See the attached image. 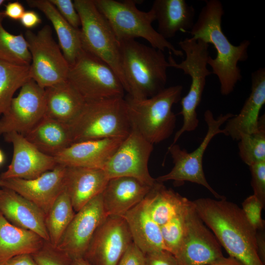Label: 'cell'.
Wrapping results in <instances>:
<instances>
[{
  "mask_svg": "<svg viewBox=\"0 0 265 265\" xmlns=\"http://www.w3.org/2000/svg\"><path fill=\"white\" fill-rule=\"evenodd\" d=\"M5 141L13 146L11 162L0 179H33L53 169L57 163L53 157L41 152L26 137L17 132L3 135Z\"/></svg>",
  "mask_w": 265,
  "mask_h": 265,
  "instance_id": "18",
  "label": "cell"
},
{
  "mask_svg": "<svg viewBox=\"0 0 265 265\" xmlns=\"http://www.w3.org/2000/svg\"><path fill=\"white\" fill-rule=\"evenodd\" d=\"M182 91L183 86L177 85L146 99H126L132 124L152 144L165 140L173 133L176 116L172 108L181 100Z\"/></svg>",
  "mask_w": 265,
  "mask_h": 265,
  "instance_id": "7",
  "label": "cell"
},
{
  "mask_svg": "<svg viewBox=\"0 0 265 265\" xmlns=\"http://www.w3.org/2000/svg\"><path fill=\"white\" fill-rule=\"evenodd\" d=\"M122 217L127 224L132 242L145 254L165 249L160 226L148 213L143 201Z\"/></svg>",
  "mask_w": 265,
  "mask_h": 265,
  "instance_id": "26",
  "label": "cell"
},
{
  "mask_svg": "<svg viewBox=\"0 0 265 265\" xmlns=\"http://www.w3.org/2000/svg\"><path fill=\"white\" fill-rule=\"evenodd\" d=\"M192 202L200 217L229 256L243 265H265L257 253V231L241 208L225 198H202Z\"/></svg>",
  "mask_w": 265,
  "mask_h": 265,
  "instance_id": "1",
  "label": "cell"
},
{
  "mask_svg": "<svg viewBox=\"0 0 265 265\" xmlns=\"http://www.w3.org/2000/svg\"><path fill=\"white\" fill-rule=\"evenodd\" d=\"M49 1L67 22L74 27L79 28L80 20L74 1L71 0H49Z\"/></svg>",
  "mask_w": 265,
  "mask_h": 265,
  "instance_id": "39",
  "label": "cell"
},
{
  "mask_svg": "<svg viewBox=\"0 0 265 265\" xmlns=\"http://www.w3.org/2000/svg\"><path fill=\"white\" fill-rule=\"evenodd\" d=\"M66 166L53 169L33 179H0V187L14 191L39 208L46 215L65 188Z\"/></svg>",
  "mask_w": 265,
  "mask_h": 265,
  "instance_id": "17",
  "label": "cell"
},
{
  "mask_svg": "<svg viewBox=\"0 0 265 265\" xmlns=\"http://www.w3.org/2000/svg\"><path fill=\"white\" fill-rule=\"evenodd\" d=\"M3 12L5 17L14 20H20L25 12L24 6L19 1L8 2Z\"/></svg>",
  "mask_w": 265,
  "mask_h": 265,
  "instance_id": "42",
  "label": "cell"
},
{
  "mask_svg": "<svg viewBox=\"0 0 265 265\" xmlns=\"http://www.w3.org/2000/svg\"><path fill=\"white\" fill-rule=\"evenodd\" d=\"M238 141L239 157L249 166L265 160L264 114L260 117L258 130L251 134L242 135Z\"/></svg>",
  "mask_w": 265,
  "mask_h": 265,
  "instance_id": "34",
  "label": "cell"
},
{
  "mask_svg": "<svg viewBox=\"0 0 265 265\" xmlns=\"http://www.w3.org/2000/svg\"><path fill=\"white\" fill-rule=\"evenodd\" d=\"M152 187L132 177L109 179L102 193L106 215L123 216L142 201Z\"/></svg>",
  "mask_w": 265,
  "mask_h": 265,
  "instance_id": "22",
  "label": "cell"
},
{
  "mask_svg": "<svg viewBox=\"0 0 265 265\" xmlns=\"http://www.w3.org/2000/svg\"><path fill=\"white\" fill-rule=\"evenodd\" d=\"M125 138H107L75 143L53 157L57 164L66 167L103 169Z\"/></svg>",
  "mask_w": 265,
  "mask_h": 265,
  "instance_id": "19",
  "label": "cell"
},
{
  "mask_svg": "<svg viewBox=\"0 0 265 265\" xmlns=\"http://www.w3.org/2000/svg\"><path fill=\"white\" fill-rule=\"evenodd\" d=\"M26 2L29 6L42 11L51 21L63 55L69 66L72 65L83 50L80 29L67 22L49 0H26Z\"/></svg>",
  "mask_w": 265,
  "mask_h": 265,
  "instance_id": "27",
  "label": "cell"
},
{
  "mask_svg": "<svg viewBox=\"0 0 265 265\" xmlns=\"http://www.w3.org/2000/svg\"><path fill=\"white\" fill-rule=\"evenodd\" d=\"M208 265H243L238 260L231 256L223 257Z\"/></svg>",
  "mask_w": 265,
  "mask_h": 265,
  "instance_id": "46",
  "label": "cell"
},
{
  "mask_svg": "<svg viewBox=\"0 0 265 265\" xmlns=\"http://www.w3.org/2000/svg\"><path fill=\"white\" fill-rule=\"evenodd\" d=\"M1 189H0V193L1 192Z\"/></svg>",
  "mask_w": 265,
  "mask_h": 265,
  "instance_id": "51",
  "label": "cell"
},
{
  "mask_svg": "<svg viewBox=\"0 0 265 265\" xmlns=\"http://www.w3.org/2000/svg\"><path fill=\"white\" fill-rule=\"evenodd\" d=\"M125 91L135 100L146 99L163 90L169 63L163 52L135 39L120 41Z\"/></svg>",
  "mask_w": 265,
  "mask_h": 265,
  "instance_id": "3",
  "label": "cell"
},
{
  "mask_svg": "<svg viewBox=\"0 0 265 265\" xmlns=\"http://www.w3.org/2000/svg\"><path fill=\"white\" fill-rule=\"evenodd\" d=\"M5 160V157L2 151L0 149V165L2 164Z\"/></svg>",
  "mask_w": 265,
  "mask_h": 265,
  "instance_id": "48",
  "label": "cell"
},
{
  "mask_svg": "<svg viewBox=\"0 0 265 265\" xmlns=\"http://www.w3.org/2000/svg\"><path fill=\"white\" fill-rule=\"evenodd\" d=\"M71 265H91L83 258H80L72 261Z\"/></svg>",
  "mask_w": 265,
  "mask_h": 265,
  "instance_id": "47",
  "label": "cell"
},
{
  "mask_svg": "<svg viewBox=\"0 0 265 265\" xmlns=\"http://www.w3.org/2000/svg\"><path fill=\"white\" fill-rule=\"evenodd\" d=\"M256 245L258 256L265 265V229L256 232Z\"/></svg>",
  "mask_w": 265,
  "mask_h": 265,
  "instance_id": "45",
  "label": "cell"
},
{
  "mask_svg": "<svg viewBox=\"0 0 265 265\" xmlns=\"http://www.w3.org/2000/svg\"><path fill=\"white\" fill-rule=\"evenodd\" d=\"M265 104V68H260L252 73L251 93L239 113L226 122L224 135L238 141L242 135L256 132L259 114Z\"/></svg>",
  "mask_w": 265,
  "mask_h": 265,
  "instance_id": "20",
  "label": "cell"
},
{
  "mask_svg": "<svg viewBox=\"0 0 265 265\" xmlns=\"http://www.w3.org/2000/svg\"><path fill=\"white\" fill-rule=\"evenodd\" d=\"M265 205L254 194L246 198L242 203V210L248 221L256 230L265 229V222L261 212Z\"/></svg>",
  "mask_w": 265,
  "mask_h": 265,
  "instance_id": "36",
  "label": "cell"
},
{
  "mask_svg": "<svg viewBox=\"0 0 265 265\" xmlns=\"http://www.w3.org/2000/svg\"><path fill=\"white\" fill-rule=\"evenodd\" d=\"M153 144L146 140L132 124L128 135L105 165L109 179L130 177L153 186L156 183L150 175L148 162Z\"/></svg>",
  "mask_w": 265,
  "mask_h": 265,
  "instance_id": "13",
  "label": "cell"
},
{
  "mask_svg": "<svg viewBox=\"0 0 265 265\" xmlns=\"http://www.w3.org/2000/svg\"><path fill=\"white\" fill-rule=\"evenodd\" d=\"M132 242L125 219L107 216L95 233L83 258L91 265H117Z\"/></svg>",
  "mask_w": 265,
  "mask_h": 265,
  "instance_id": "16",
  "label": "cell"
},
{
  "mask_svg": "<svg viewBox=\"0 0 265 265\" xmlns=\"http://www.w3.org/2000/svg\"><path fill=\"white\" fill-rule=\"evenodd\" d=\"M145 255L146 265H179L175 256L165 249Z\"/></svg>",
  "mask_w": 265,
  "mask_h": 265,
  "instance_id": "41",
  "label": "cell"
},
{
  "mask_svg": "<svg viewBox=\"0 0 265 265\" xmlns=\"http://www.w3.org/2000/svg\"><path fill=\"white\" fill-rule=\"evenodd\" d=\"M188 204L181 212L160 226L164 248L174 255L178 250L183 238L185 212Z\"/></svg>",
  "mask_w": 265,
  "mask_h": 265,
  "instance_id": "35",
  "label": "cell"
},
{
  "mask_svg": "<svg viewBox=\"0 0 265 265\" xmlns=\"http://www.w3.org/2000/svg\"><path fill=\"white\" fill-rule=\"evenodd\" d=\"M0 212L10 223L31 231L49 241L45 214L35 205L11 189L2 188Z\"/></svg>",
  "mask_w": 265,
  "mask_h": 265,
  "instance_id": "21",
  "label": "cell"
},
{
  "mask_svg": "<svg viewBox=\"0 0 265 265\" xmlns=\"http://www.w3.org/2000/svg\"><path fill=\"white\" fill-rule=\"evenodd\" d=\"M21 25L27 29L32 28L42 22L38 14L34 10L25 11L20 20Z\"/></svg>",
  "mask_w": 265,
  "mask_h": 265,
  "instance_id": "43",
  "label": "cell"
},
{
  "mask_svg": "<svg viewBox=\"0 0 265 265\" xmlns=\"http://www.w3.org/2000/svg\"><path fill=\"white\" fill-rule=\"evenodd\" d=\"M234 116L231 113L221 114L215 119L210 110H206L204 117L208 129L201 144L190 153L185 149H181L177 144L170 145L168 150L173 159L174 166L167 174L155 179L156 181L163 183L172 180L176 186H181L186 181L190 182L204 186L217 199H225L224 196L217 193L207 182L203 168V159L211 140L218 134H225L224 130L220 128Z\"/></svg>",
  "mask_w": 265,
  "mask_h": 265,
  "instance_id": "9",
  "label": "cell"
},
{
  "mask_svg": "<svg viewBox=\"0 0 265 265\" xmlns=\"http://www.w3.org/2000/svg\"><path fill=\"white\" fill-rule=\"evenodd\" d=\"M5 1L4 0H0V6Z\"/></svg>",
  "mask_w": 265,
  "mask_h": 265,
  "instance_id": "49",
  "label": "cell"
},
{
  "mask_svg": "<svg viewBox=\"0 0 265 265\" xmlns=\"http://www.w3.org/2000/svg\"><path fill=\"white\" fill-rule=\"evenodd\" d=\"M174 256L179 265H208L224 257L220 244L200 217L191 201L186 209L184 234Z\"/></svg>",
  "mask_w": 265,
  "mask_h": 265,
  "instance_id": "12",
  "label": "cell"
},
{
  "mask_svg": "<svg viewBox=\"0 0 265 265\" xmlns=\"http://www.w3.org/2000/svg\"><path fill=\"white\" fill-rule=\"evenodd\" d=\"M117 265H146L145 254L132 242Z\"/></svg>",
  "mask_w": 265,
  "mask_h": 265,
  "instance_id": "40",
  "label": "cell"
},
{
  "mask_svg": "<svg viewBox=\"0 0 265 265\" xmlns=\"http://www.w3.org/2000/svg\"><path fill=\"white\" fill-rule=\"evenodd\" d=\"M45 89L30 79L12 100L0 119V136L10 132L27 133L45 116Z\"/></svg>",
  "mask_w": 265,
  "mask_h": 265,
  "instance_id": "14",
  "label": "cell"
},
{
  "mask_svg": "<svg viewBox=\"0 0 265 265\" xmlns=\"http://www.w3.org/2000/svg\"><path fill=\"white\" fill-rule=\"evenodd\" d=\"M100 12L105 17L120 41L142 38L151 47L169 52L179 57L184 53L177 49L152 26L156 20L153 10L144 12L136 6L137 0H93Z\"/></svg>",
  "mask_w": 265,
  "mask_h": 265,
  "instance_id": "5",
  "label": "cell"
},
{
  "mask_svg": "<svg viewBox=\"0 0 265 265\" xmlns=\"http://www.w3.org/2000/svg\"><path fill=\"white\" fill-rule=\"evenodd\" d=\"M38 265H71L72 260L53 248H45L32 254Z\"/></svg>",
  "mask_w": 265,
  "mask_h": 265,
  "instance_id": "37",
  "label": "cell"
},
{
  "mask_svg": "<svg viewBox=\"0 0 265 265\" xmlns=\"http://www.w3.org/2000/svg\"><path fill=\"white\" fill-rule=\"evenodd\" d=\"M80 20V38L83 49L109 65L119 78L125 90L120 42L93 0H75Z\"/></svg>",
  "mask_w": 265,
  "mask_h": 265,
  "instance_id": "8",
  "label": "cell"
},
{
  "mask_svg": "<svg viewBox=\"0 0 265 265\" xmlns=\"http://www.w3.org/2000/svg\"><path fill=\"white\" fill-rule=\"evenodd\" d=\"M249 167L254 195L265 206V160L256 163Z\"/></svg>",
  "mask_w": 265,
  "mask_h": 265,
  "instance_id": "38",
  "label": "cell"
},
{
  "mask_svg": "<svg viewBox=\"0 0 265 265\" xmlns=\"http://www.w3.org/2000/svg\"><path fill=\"white\" fill-rule=\"evenodd\" d=\"M6 265H38L32 254H23L16 256L6 263Z\"/></svg>",
  "mask_w": 265,
  "mask_h": 265,
  "instance_id": "44",
  "label": "cell"
},
{
  "mask_svg": "<svg viewBox=\"0 0 265 265\" xmlns=\"http://www.w3.org/2000/svg\"><path fill=\"white\" fill-rule=\"evenodd\" d=\"M0 265H6L5 263H0Z\"/></svg>",
  "mask_w": 265,
  "mask_h": 265,
  "instance_id": "50",
  "label": "cell"
},
{
  "mask_svg": "<svg viewBox=\"0 0 265 265\" xmlns=\"http://www.w3.org/2000/svg\"><path fill=\"white\" fill-rule=\"evenodd\" d=\"M107 216L101 193L75 213L54 249L72 260L83 258L95 233Z\"/></svg>",
  "mask_w": 265,
  "mask_h": 265,
  "instance_id": "15",
  "label": "cell"
},
{
  "mask_svg": "<svg viewBox=\"0 0 265 265\" xmlns=\"http://www.w3.org/2000/svg\"><path fill=\"white\" fill-rule=\"evenodd\" d=\"M30 79L29 65L0 60V115L8 109L15 92Z\"/></svg>",
  "mask_w": 265,
  "mask_h": 265,
  "instance_id": "32",
  "label": "cell"
},
{
  "mask_svg": "<svg viewBox=\"0 0 265 265\" xmlns=\"http://www.w3.org/2000/svg\"><path fill=\"white\" fill-rule=\"evenodd\" d=\"M75 214L65 189L56 199L46 215L45 223L51 246L55 249Z\"/></svg>",
  "mask_w": 265,
  "mask_h": 265,
  "instance_id": "31",
  "label": "cell"
},
{
  "mask_svg": "<svg viewBox=\"0 0 265 265\" xmlns=\"http://www.w3.org/2000/svg\"><path fill=\"white\" fill-rule=\"evenodd\" d=\"M67 80L85 101L124 96L122 83L112 69L84 50L70 66Z\"/></svg>",
  "mask_w": 265,
  "mask_h": 265,
  "instance_id": "10",
  "label": "cell"
},
{
  "mask_svg": "<svg viewBox=\"0 0 265 265\" xmlns=\"http://www.w3.org/2000/svg\"><path fill=\"white\" fill-rule=\"evenodd\" d=\"M45 116L69 125L79 114L86 101L67 80L45 88Z\"/></svg>",
  "mask_w": 265,
  "mask_h": 265,
  "instance_id": "25",
  "label": "cell"
},
{
  "mask_svg": "<svg viewBox=\"0 0 265 265\" xmlns=\"http://www.w3.org/2000/svg\"><path fill=\"white\" fill-rule=\"evenodd\" d=\"M0 11V60L20 65H30L31 56L26 41L22 33L13 34L3 26L5 18Z\"/></svg>",
  "mask_w": 265,
  "mask_h": 265,
  "instance_id": "33",
  "label": "cell"
},
{
  "mask_svg": "<svg viewBox=\"0 0 265 265\" xmlns=\"http://www.w3.org/2000/svg\"><path fill=\"white\" fill-rule=\"evenodd\" d=\"M37 234L10 223L0 212V263L23 254H33L44 246Z\"/></svg>",
  "mask_w": 265,
  "mask_h": 265,
  "instance_id": "28",
  "label": "cell"
},
{
  "mask_svg": "<svg viewBox=\"0 0 265 265\" xmlns=\"http://www.w3.org/2000/svg\"><path fill=\"white\" fill-rule=\"evenodd\" d=\"M24 136L41 152L52 157L72 144L69 125L46 116Z\"/></svg>",
  "mask_w": 265,
  "mask_h": 265,
  "instance_id": "29",
  "label": "cell"
},
{
  "mask_svg": "<svg viewBox=\"0 0 265 265\" xmlns=\"http://www.w3.org/2000/svg\"><path fill=\"white\" fill-rule=\"evenodd\" d=\"M189 201L156 182L142 201L150 216L160 226L181 212Z\"/></svg>",
  "mask_w": 265,
  "mask_h": 265,
  "instance_id": "30",
  "label": "cell"
},
{
  "mask_svg": "<svg viewBox=\"0 0 265 265\" xmlns=\"http://www.w3.org/2000/svg\"><path fill=\"white\" fill-rule=\"evenodd\" d=\"M179 46L184 52L186 58L181 63H177L169 52L167 59L169 66L182 70L185 74L189 76L191 84L187 94L181 99L182 110L179 114L183 116V124L175 133L171 145L176 144L184 132L193 131L197 128L199 119L196 109L201 101L206 78L212 74L207 68L209 44L189 37L181 40Z\"/></svg>",
  "mask_w": 265,
  "mask_h": 265,
  "instance_id": "6",
  "label": "cell"
},
{
  "mask_svg": "<svg viewBox=\"0 0 265 265\" xmlns=\"http://www.w3.org/2000/svg\"><path fill=\"white\" fill-rule=\"evenodd\" d=\"M72 144L107 138H125L132 128L128 102L124 97L86 101L69 125Z\"/></svg>",
  "mask_w": 265,
  "mask_h": 265,
  "instance_id": "4",
  "label": "cell"
},
{
  "mask_svg": "<svg viewBox=\"0 0 265 265\" xmlns=\"http://www.w3.org/2000/svg\"><path fill=\"white\" fill-rule=\"evenodd\" d=\"M151 9L158 21V32L164 39L178 31L189 32L194 24L195 10L185 0H155Z\"/></svg>",
  "mask_w": 265,
  "mask_h": 265,
  "instance_id": "24",
  "label": "cell"
},
{
  "mask_svg": "<svg viewBox=\"0 0 265 265\" xmlns=\"http://www.w3.org/2000/svg\"><path fill=\"white\" fill-rule=\"evenodd\" d=\"M24 36L31 56V79L44 89L67 80L70 66L51 26L45 25L36 33L27 29Z\"/></svg>",
  "mask_w": 265,
  "mask_h": 265,
  "instance_id": "11",
  "label": "cell"
},
{
  "mask_svg": "<svg viewBox=\"0 0 265 265\" xmlns=\"http://www.w3.org/2000/svg\"><path fill=\"white\" fill-rule=\"evenodd\" d=\"M224 13L219 0H205V5L189 32L192 39L211 44L216 50V57L212 58L210 56L208 65L212 68V74L218 77L221 94L227 96L233 91L238 82L242 79L238 64L248 59L250 42L244 40L238 46L231 43L221 27Z\"/></svg>",
  "mask_w": 265,
  "mask_h": 265,
  "instance_id": "2",
  "label": "cell"
},
{
  "mask_svg": "<svg viewBox=\"0 0 265 265\" xmlns=\"http://www.w3.org/2000/svg\"><path fill=\"white\" fill-rule=\"evenodd\" d=\"M109 179L103 169L66 167L65 189L74 211L102 193Z\"/></svg>",
  "mask_w": 265,
  "mask_h": 265,
  "instance_id": "23",
  "label": "cell"
}]
</instances>
